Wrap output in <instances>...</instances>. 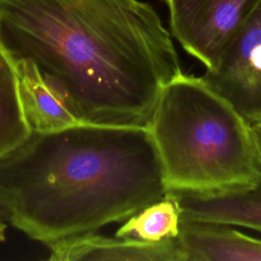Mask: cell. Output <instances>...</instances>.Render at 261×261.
<instances>
[{"instance_id": "cell-1", "label": "cell", "mask_w": 261, "mask_h": 261, "mask_svg": "<svg viewBox=\"0 0 261 261\" xmlns=\"http://www.w3.org/2000/svg\"><path fill=\"white\" fill-rule=\"evenodd\" d=\"M0 47L32 62L80 122L147 127L181 68L143 0H0Z\"/></svg>"}, {"instance_id": "cell-2", "label": "cell", "mask_w": 261, "mask_h": 261, "mask_svg": "<svg viewBox=\"0 0 261 261\" xmlns=\"http://www.w3.org/2000/svg\"><path fill=\"white\" fill-rule=\"evenodd\" d=\"M167 190L144 126L77 122L32 130L0 156V204L9 224L47 246L123 221Z\"/></svg>"}, {"instance_id": "cell-3", "label": "cell", "mask_w": 261, "mask_h": 261, "mask_svg": "<svg viewBox=\"0 0 261 261\" xmlns=\"http://www.w3.org/2000/svg\"><path fill=\"white\" fill-rule=\"evenodd\" d=\"M147 127L168 190L216 193L261 180L251 123L202 76L181 72L168 83Z\"/></svg>"}, {"instance_id": "cell-4", "label": "cell", "mask_w": 261, "mask_h": 261, "mask_svg": "<svg viewBox=\"0 0 261 261\" xmlns=\"http://www.w3.org/2000/svg\"><path fill=\"white\" fill-rule=\"evenodd\" d=\"M261 0H164L171 35L206 69L223 50Z\"/></svg>"}, {"instance_id": "cell-5", "label": "cell", "mask_w": 261, "mask_h": 261, "mask_svg": "<svg viewBox=\"0 0 261 261\" xmlns=\"http://www.w3.org/2000/svg\"><path fill=\"white\" fill-rule=\"evenodd\" d=\"M201 76L249 123L261 121V1Z\"/></svg>"}, {"instance_id": "cell-6", "label": "cell", "mask_w": 261, "mask_h": 261, "mask_svg": "<svg viewBox=\"0 0 261 261\" xmlns=\"http://www.w3.org/2000/svg\"><path fill=\"white\" fill-rule=\"evenodd\" d=\"M48 248V259L54 261H185L177 237L148 242L136 238H108L93 231L56 241Z\"/></svg>"}, {"instance_id": "cell-7", "label": "cell", "mask_w": 261, "mask_h": 261, "mask_svg": "<svg viewBox=\"0 0 261 261\" xmlns=\"http://www.w3.org/2000/svg\"><path fill=\"white\" fill-rule=\"evenodd\" d=\"M234 227L181 215L177 240L185 261H261V238Z\"/></svg>"}, {"instance_id": "cell-8", "label": "cell", "mask_w": 261, "mask_h": 261, "mask_svg": "<svg viewBox=\"0 0 261 261\" xmlns=\"http://www.w3.org/2000/svg\"><path fill=\"white\" fill-rule=\"evenodd\" d=\"M178 203L181 215L194 219L230 224L261 233V180L231 191L189 193L168 190Z\"/></svg>"}, {"instance_id": "cell-9", "label": "cell", "mask_w": 261, "mask_h": 261, "mask_svg": "<svg viewBox=\"0 0 261 261\" xmlns=\"http://www.w3.org/2000/svg\"><path fill=\"white\" fill-rule=\"evenodd\" d=\"M14 64L22 109L32 130L51 132L80 122L62 96L32 62L15 61Z\"/></svg>"}, {"instance_id": "cell-10", "label": "cell", "mask_w": 261, "mask_h": 261, "mask_svg": "<svg viewBox=\"0 0 261 261\" xmlns=\"http://www.w3.org/2000/svg\"><path fill=\"white\" fill-rule=\"evenodd\" d=\"M31 132L21 105L15 64L0 47V156L23 142Z\"/></svg>"}, {"instance_id": "cell-11", "label": "cell", "mask_w": 261, "mask_h": 261, "mask_svg": "<svg viewBox=\"0 0 261 261\" xmlns=\"http://www.w3.org/2000/svg\"><path fill=\"white\" fill-rule=\"evenodd\" d=\"M181 213L175 198L166 193L160 200L144 207L124 220L115 237L136 238L159 242L176 238L179 233Z\"/></svg>"}, {"instance_id": "cell-12", "label": "cell", "mask_w": 261, "mask_h": 261, "mask_svg": "<svg viewBox=\"0 0 261 261\" xmlns=\"http://www.w3.org/2000/svg\"><path fill=\"white\" fill-rule=\"evenodd\" d=\"M251 133L257 156L261 162V121L251 123Z\"/></svg>"}, {"instance_id": "cell-13", "label": "cell", "mask_w": 261, "mask_h": 261, "mask_svg": "<svg viewBox=\"0 0 261 261\" xmlns=\"http://www.w3.org/2000/svg\"><path fill=\"white\" fill-rule=\"evenodd\" d=\"M9 223V214L7 210L0 204V243L5 240V231Z\"/></svg>"}]
</instances>
